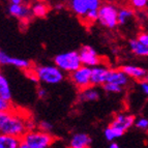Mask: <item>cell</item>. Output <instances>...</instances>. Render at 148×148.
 Listing matches in <instances>:
<instances>
[{
	"instance_id": "obj_1",
	"label": "cell",
	"mask_w": 148,
	"mask_h": 148,
	"mask_svg": "<svg viewBox=\"0 0 148 148\" xmlns=\"http://www.w3.org/2000/svg\"><path fill=\"white\" fill-rule=\"evenodd\" d=\"M26 117L21 113L16 112L15 109L10 111L1 112L0 113V134L10 135V136L23 138L27 133L26 128Z\"/></svg>"
},
{
	"instance_id": "obj_2",
	"label": "cell",
	"mask_w": 148,
	"mask_h": 148,
	"mask_svg": "<svg viewBox=\"0 0 148 148\" xmlns=\"http://www.w3.org/2000/svg\"><path fill=\"white\" fill-rule=\"evenodd\" d=\"M30 71V78L35 82H40L45 85H57L64 79V73H62L54 64L36 65Z\"/></svg>"
},
{
	"instance_id": "obj_3",
	"label": "cell",
	"mask_w": 148,
	"mask_h": 148,
	"mask_svg": "<svg viewBox=\"0 0 148 148\" xmlns=\"http://www.w3.org/2000/svg\"><path fill=\"white\" fill-rule=\"evenodd\" d=\"M54 65H56L62 73L72 74L82 66L81 59L78 51H67L60 53L54 57Z\"/></svg>"
},
{
	"instance_id": "obj_4",
	"label": "cell",
	"mask_w": 148,
	"mask_h": 148,
	"mask_svg": "<svg viewBox=\"0 0 148 148\" xmlns=\"http://www.w3.org/2000/svg\"><path fill=\"white\" fill-rule=\"evenodd\" d=\"M55 140L56 139L52 134L44 133L40 130L27 132L22 138V142L34 148H51Z\"/></svg>"
},
{
	"instance_id": "obj_5",
	"label": "cell",
	"mask_w": 148,
	"mask_h": 148,
	"mask_svg": "<svg viewBox=\"0 0 148 148\" xmlns=\"http://www.w3.org/2000/svg\"><path fill=\"white\" fill-rule=\"evenodd\" d=\"M118 10L116 4L112 2L101 3L99 8L97 22L109 29H114L118 25Z\"/></svg>"
},
{
	"instance_id": "obj_6",
	"label": "cell",
	"mask_w": 148,
	"mask_h": 148,
	"mask_svg": "<svg viewBox=\"0 0 148 148\" xmlns=\"http://www.w3.org/2000/svg\"><path fill=\"white\" fill-rule=\"evenodd\" d=\"M101 2L99 0H72L69 3V8L77 17L83 20L90 10H99Z\"/></svg>"
},
{
	"instance_id": "obj_7",
	"label": "cell",
	"mask_w": 148,
	"mask_h": 148,
	"mask_svg": "<svg viewBox=\"0 0 148 148\" xmlns=\"http://www.w3.org/2000/svg\"><path fill=\"white\" fill-rule=\"evenodd\" d=\"M69 80L80 90H84L91 86V69L82 65L69 75Z\"/></svg>"
},
{
	"instance_id": "obj_8",
	"label": "cell",
	"mask_w": 148,
	"mask_h": 148,
	"mask_svg": "<svg viewBox=\"0 0 148 148\" xmlns=\"http://www.w3.org/2000/svg\"><path fill=\"white\" fill-rule=\"evenodd\" d=\"M78 52H79L82 65L92 69V67L97 66V65L101 64V56L97 54V52H96L95 50H94V48H92L91 46L85 45Z\"/></svg>"
},
{
	"instance_id": "obj_9",
	"label": "cell",
	"mask_w": 148,
	"mask_h": 148,
	"mask_svg": "<svg viewBox=\"0 0 148 148\" xmlns=\"http://www.w3.org/2000/svg\"><path fill=\"white\" fill-rule=\"evenodd\" d=\"M8 12L12 17L19 19L22 23L28 24L32 18L31 6L26 2H23L21 4H12L10 3L8 8Z\"/></svg>"
},
{
	"instance_id": "obj_10",
	"label": "cell",
	"mask_w": 148,
	"mask_h": 148,
	"mask_svg": "<svg viewBox=\"0 0 148 148\" xmlns=\"http://www.w3.org/2000/svg\"><path fill=\"white\" fill-rule=\"evenodd\" d=\"M135 120H136L135 117L131 114L118 113L112 119L110 125L117 131H119L120 133L124 134L128 128H131L133 125H135Z\"/></svg>"
},
{
	"instance_id": "obj_11",
	"label": "cell",
	"mask_w": 148,
	"mask_h": 148,
	"mask_svg": "<svg viewBox=\"0 0 148 148\" xmlns=\"http://www.w3.org/2000/svg\"><path fill=\"white\" fill-rule=\"evenodd\" d=\"M110 69L105 64H99L91 69V86H104L107 83V78Z\"/></svg>"
},
{
	"instance_id": "obj_12",
	"label": "cell",
	"mask_w": 148,
	"mask_h": 148,
	"mask_svg": "<svg viewBox=\"0 0 148 148\" xmlns=\"http://www.w3.org/2000/svg\"><path fill=\"white\" fill-rule=\"evenodd\" d=\"M0 64L2 65H12L15 66L17 69H24L26 72L30 71L32 69V64L30 63V61L26 59H22V58H18V57L10 56V55L3 53L1 60H0Z\"/></svg>"
},
{
	"instance_id": "obj_13",
	"label": "cell",
	"mask_w": 148,
	"mask_h": 148,
	"mask_svg": "<svg viewBox=\"0 0 148 148\" xmlns=\"http://www.w3.org/2000/svg\"><path fill=\"white\" fill-rule=\"evenodd\" d=\"M130 82V78L122 72L121 69H110L107 78V83L118 85L121 88L125 87Z\"/></svg>"
},
{
	"instance_id": "obj_14",
	"label": "cell",
	"mask_w": 148,
	"mask_h": 148,
	"mask_svg": "<svg viewBox=\"0 0 148 148\" xmlns=\"http://www.w3.org/2000/svg\"><path fill=\"white\" fill-rule=\"evenodd\" d=\"M122 72L132 79L138 80V81H143L146 80L148 76L147 69L141 66H136V65H132V64H127V65H123L121 67Z\"/></svg>"
},
{
	"instance_id": "obj_15",
	"label": "cell",
	"mask_w": 148,
	"mask_h": 148,
	"mask_svg": "<svg viewBox=\"0 0 148 148\" xmlns=\"http://www.w3.org/2000/svg\"><path fill=\"white\" fill-rule=\"evenodd\" d=\"M91 138L86 133H75L69 142V148H89Z\"/></svg>"
},
{
	"instance_id": "obj_16",
	"label": "cell",
	"mask_w": 148,
	"mask_h": 148,
	"mask_svg": "<svg viewBox=\"0 0 148 148\" xmlns=\"http://www.w3.org/2000/svg\"><path fill=\"white\" fill-rule=\"evenodd\" d=\"M99 91L95 87L90 86L84 90H80L78 94V99L82 103H89V101H95L99 99Z\"/></svg>"
},
{
	"instance_id": "obj_17",
	"label": "cell",
	"mask_w": 148,
	"mask_h": 148,
	"mask_svg": "<svg viewBox=\"0 0 148 148\" xmlns=\"http://www.w3.org/2000/svg\"><path fill=\"white\" fill-rule=\"evenodd\" d=\"M21 143V138L0 134V148H19Z\"/></svg>"
},
{
	"instance_id": "obj_18",
	"label": "cell",
	"mask_w": 148,
	"mask_h": 148,
	"mask_svg": "<svg viewBox=\"0 0 148 148\" xmlns=\"http://www.w3.org/2000/svg\"><path fill=\"white\" fill-rule=\"evenodd\" d=\"M31 6V12L32 17L35 18H45L48 15L50 10V6L48 3L44 2V1H36L30 4Z\"/></svg>"
},
{
	"instance_id": "obj_19",
	"label": "cell",
	"mask_w": 148,
	"mask_h": 148,
	"mask_svg": "<svg viewBox=\"0 0 148 148\" xmlns=\"http://www.w3.org/2000/svg\"><path fill=\"white\" fill-rule=\"evenodd\" d=\"M0 96L6 101H10L12 99V88L10 82L1 71H0Z\"/></svg>"
},
{
	"instance_id": "obj_20",
	"label": "cell",
	"mask_w": 148,
	"mask_h": 148,
	"mask_svg": "<svg viewBox=\"0 0 148 148\" xmlns=\"http://www.w3.org/2000/svg\"><path fill=\"white\" fill-rule=\"evenodd\" d=\"M128 46H130V49L132 50V52L135 55L140 57H148V47L141 44L137 38L130 40Z\"/></svg>"
},
{
	"instance_id": "obj_21",
	"label": "cell",
	"mask_w": 148,
	"mask_h": 148,
	"mask_svg": "<svg viewBox=\"0 0 148 148\" xmlns=\"http://www.w3.org/2000/svg\"><path fill=\"white\" fill-rule=\"evenodd\" d=\"M134 17V10L130 6H123L118 10V24L125 25Z\"/></svg>"
},
{
	"instance_id": "obj_22",
	"label": "cell",
	"mask_w": 148,
	"mask_h": 148,
	"mask_svg": "<svg viewBox=\"0 0 148 148\" xmlns=\"http://www.w3.org/2000/svg\"><path fill=\"white\" fill-rule=\"evenodd\" d=\"M123 135L122 133H120L119 131H117V130H115L114 127H112L111 125L107 126L106 128H105L104 131V136H105V139H106L107 141H109V142H115V140H116L117 138H119V137H121Z\"/></svg>"
},
{
	"instance_id": "obj_23",
	"label": "cell",
	"mask_w": 148,
	"mask_h": 148,
	"mask_svg": "<svg viewBox=\"0 0 148 148\" xmlns=\"http://www.w3.org/2000/svg\"><path fill=\"white\" fill-rule=\"evenodd\" d=\"M97 18H99V10H90V12H88V14L85 16V18L82 21L85 24L91 25L94 22H97Z\"/></svg>"
},
{
	"instance_id": "obj_24",
	"label": "cell",
	"mask_w": 148,
	"mask_h": 148,
	"mask_svg": "<svg viewBox=\"0 0 148 148\" xmlns=\"http://www.w3.org/2000/svg\"><path fill=\"white\" fill-rule=\"evenodd\" d=\"M37 130H40V131L44 132V133H49V134H52L53 131V124L51 122L47 120H42L40 121L38 123H37Z\"/></svg>"
},
{
	"instance_id": "obj_25",
	"label": "cell",
	"mask_w": 148,
	"mask_h": 148,
	"mask_svg": "<svg viewBox=\"0 0 148 148\" xmlns=\"http://www.w3.org/2000/svg\"><path fill=\"white\" fill-rule=\"evenodd\" d=\"M103 89L105 91L108 92V93H119V92L122 91V89L120 86L115 84H112V83H106V84L103 86Z\"/></svg>"
},
{
	"instance_id": "obj_26",
	"label": "cell",
	"mask_w": 148,
	"mask_h": 148,
	"mask_svg": "<svg viewBox=\"0 0 148 148\" xmlns=\"http://www.w3.org/2000/svg\"><path fill=\"white\" fill-rule=\"evenodd\" d=\"M135 126L139 130L146 131L148 130V119L145 117H139L135 120Z\"/></svg>"
},
{
	"instance_id": "obj_27",
	"label": "cell",
	"mask_w": 148,
	"mask_h": 148,
	"mask_svg": "<svg viewBox=\"0 0 148 148\" xmlns=\"http://www.w3.org/2000/svg\"><path fill=\"white\" fill-rule=\"evenodd\" d=\"M12 105L10 101H6V99H2L0 96V113L1 112H6V111H10L12 110Z\"/></svg>"
},
{
	"instance_id": "obj_28",
	"label": "cell",
	"mask_w": 148,
	"mask_h": 148,
	"mask_svg": "<svg viewBox=\"0 0 148 148\" xmlns=\"http://www.w3.org/2000/svg\"><path fill=\"white\" fill-rule=\"evenodd\" d=\"M148 1L146 0H133L131 1V5L133 8H136V10H144V8L147 6Z\"/></svg>"
},
{
	"instance_id": "obj_29",
	"label": "cell",
	"mask_w": 148,
	"mask_h": 148,
	"mask_svg": "<svg viewBox=\"0 0 148 148\" xmlns=\"http://www.w3.org/2000/svg\"><path fill=\"white\" fill-rule=\"evenodd\" d=\"M137 40L141 44H143L144 46L148 47V32H141V33H139L138 36H137Z\"/></svg>"
},
{
	"instance_id": "obj_30",
	"label": "cell",
	"mask_w": 148,
	"mask_h": 148,
	"mask_svg": "<svg viewBox=\"0 0 148 148\" xmlns=\"http://www.w3.org/2000/svg\"><path fill=\"white\" fill-rule=\"evenodd\" d=\"M36 94H37V97L38 99H46L48 96V90L47 88H45V87L42 86H40V87H37L36 89Z\"/></svg>"
},
{
	"instance_id": "obj_31",
	"label": "cell",
	"mask_w": 148,
	"mask_h": 148,
	"mask_svg": "<svg viewBox=\"0 0 148 148\" xmlns=\"http://www.w3.org/2000/svg\"><path fill=\"white\" fill-rule=\"evenodd\" d=\"M141 88H142L144 93L148 96V82H146V81L142 82V83H141Z\"/></svg>"
},
{
	"instance_id": "obj_32",
	"label": "cell",
	"mask_w": 148,
	"mask_h": 148,
	"mask_svg": "<svg viewBox=\"0 0 148 148\" xmlns=\"http://www.w3.org/2000/svg\"><path fill=\"white\" fill-rule=\"evenodd\" d=\"M109 148H121V147L116 143V142H112V143L110 144V146H109Z\"/></svg>"
},
{
	"instance_id": "obj_33",
	"label": "cell",
	"mask_w": 148,
	"mask_h": 148,
	"mask_svg": "<svg viewBox=\"0 0 148 148\" xmlns=\"http://www.w3.org/2000/svg\"><path fill=\"white\" fill-rule=\"evenodd\" d=\"M19 148H34V147H32V146H30V145H28V144H26V143H24V142H22L21 143V145H20V147Z\"/></svg>"
},
{
	"instance_id": "obj_34",
	"label": "cell",
	"mask_w": 148,
	"mask_h": 148,
	"mask_svg": "<svg viewBox=\"0 0 148 148\" xmlns=\"http://www.w3.org/2000/svg\"><path fill=\"white\" fill-rule=\"evenodd\" d=\"M24 1H22V0H12L10 3H12V4H21V3H23Z\"/></svg>"
},
{
	"instance_id": "obj_35",
	"label": "cell",
	"mask_w": 148,
	"mask_h": 148,
	"mask_svg": "<svg viewBox=\"0 0 148 148\" xmlns=\"http://www.w3.org/2000/svg\"><path fill=\"white\" fill-rule=\"evenodd\" d=\"M64 8V5L60 4V3H58V4L55 5V8H56V10H61V8Z\"/></svg>"
},
{
	"instance_id": "obj_36",
	"label": "cell",
	"mask_w": 148,
	"mask_h": 148,
	"mask_svg": "<svg viewBox=\"0 0 148 148\" xmlns=\"http://www.w3.org/2000/svg\"><path fill=\"white\" fill-rule=\"evenodd\" d=\"M2 54H3V53L1 52V50H0V60H1V57H2Z\"/></svg>"
},
{
	"instance_id": "obj_37",
	"label": "cell",
	"mask_w": 148,
	"mask_h": 148,
	"mask_svg": "<svg viewBox=\"0 0 148 148\" xmlns=\"http://www.w3.org/2000/svg\"><path fill=\"white\" fill-rule=\"evenodd\" d=\"M147 72H148V71H147ZM145 81H146V82H148V76H147V78H146V80H145Z\"/></svg>"
},
{
	"instance_id": "obj_38",
	"label": "cell",
	"mask_w": 148,
	"mask_h": 148,
	"mask_svg": "<svg viewBox=\"0 0 148 148\" xmlns=\"http://www.w3.org/2000/svg\"><path fill=\"white\" fill-rule=\"evenodd\" d=\"M89 148H90V147H89Z\"/></svg>"
}]
</instances>
